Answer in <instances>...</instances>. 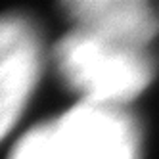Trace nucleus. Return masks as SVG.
I'll list each match as a JSON object with an SVG mask.
<instances>
[{"label":"nucleus","instance_id":"nucleus-1","mask_svg":"<svg viewBox=\"0 0 159 159\" xmlns=\"http://www.w3.org/2000/svg\"><path fill=\"white\" fill-rule=\"evenodd\" d=\"M56 65L71 90L90 104L125 106L153 79L146 48L125 46L73 29L56 46Z\"/></svg>","mask_w":159,"mask_h":159},{"label":"nucleus","instance_id":"nucleus-2","mask_svg":"<svg viewBox=\"0 0 159 159\" xmlns=\"http://www.w3.org/2000/svg\"><path fill=\"white\" fill-rule=\"evenodd\" d=\"M56 127L69 159H140V130L125 106L81 102Z\"/></svg>","mask_w":159,"mask_h":159},{"label":"nucleus","instance_id":"nucleus-3","mask_svg":"<svg viewBox=\"0 0 159 159\" xmlns=\"http://www.w3.org/2000/svg\"><path fill=\"white\" fill-rule=\"evenodd\" d=\"M0 127L6 136L19 119L40 71L37 29L21 16H6L0 27Z\"/></svg>","mask_w":159,"mask_h":159},{"label":"nucleus","instance_id":"nucleus-4","mask_svg":"<svg viewBox=\"0 0 159 159\" xmlns=\"http://www.w3.org/2000/svg\"><path fill=\"white\" fill-rule=\"evenodd\" d=\"M65 12L77 31L125 46L146 48L159 31V17L142 0H75Z\"/></svg>","mask_w":159,"mask_h":159},{"label":"nucleus","instance_id":"nucleus-5","mask_svg":"<svg viewBox=\"0 0 159 159\" xmlns=\"http://www.w3.org/2000/svg\"><path fill=\"white\" fill-rule=\"evenodd\" d=\"M10 159H69L56 121L39 125L23 134L14 146Z\"/></svg>","mask_w":159,"mask_h":159}]
</instances>
